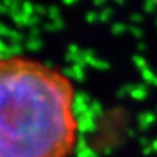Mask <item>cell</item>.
Instances as JSON below:
<instances>
[{
	"mask_svg": "<svg viewBox=\"0 0 157 157\" xmlns=\"http://www.w3.org/2000/svg\"><path fill=\"white\" fill-rule=\"evenodd\" d=\"M75 89L62 72L25 56L0 58V157H71Z\"/></svg>",
	"mask_w": 157,
	"mask_h": 157,
	"instance_id": "obj_1",
	"label": "cell"
}]
</instances>
